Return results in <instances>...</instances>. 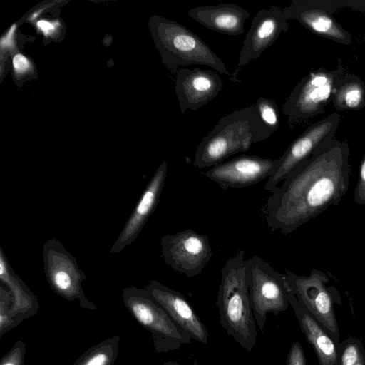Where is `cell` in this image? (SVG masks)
<instances>
[{"label":"cell","mask_w":365,"mask_h":365,"mask_svg":"<svg viewBox=\"0 0 365 365\" xmlns=\"http://www.w3.org/2000/svg\"><path fill=\"white\" fill-rule=\"evenodd\" d=\"M246 264L242 250L226 261L222 269L216 304L225 331L243 349L251 351L257 344V330L247 282Z\"/></svg>","instance_id":"cell-3"},{"label":"cell","mask_w":365,"mask_h":365,"mask_svg":"<svg viewBox=\"0 0 365 365\" xmlns=\"http://www.w3.org/2000/svg\"><path fill=\"white\" fill-rule=\"evenodd\" d=\"M160 244L165 262L187 277L199 274L212 255L208 237L191 229L163 235Z\"/></svg>","instance_id":"cell-11"},{"label":"cell","mask_w":365,"mask_h":365,"mask_svg":"<svg viewBox=\"0 0 365 365\" xmlns=\"http://www.w3.org/2000/svg\"><path fill=\"white\" fill-rule=\"evenodd\" d=\"M37 24L39 29L44 33L45 35L51 34L54 30L53 25L46 21H39Z\"/></svg>","instance_id":"cell-31"},{"label":"cell","mask_w":365,"mask_h":365,"mask_svg":"<svg viewBox=\"0 0 365 365\" xmlns=\"http://www.w3.org/2000/svg\"><path fill=\"white\" fill-rule=\"evenodd\" d=\"M42 259L46 281L56 294L68 301L76 302L83 309H97L83 292L81 284L86 279L85 272L58 239L51 237L44 242Z\"/></svg>","instance_id":"cell-8"},{"label":"cell","mask_w":365,"mask_h":365,"mask_svg":"<svg viewBox=\"0 0 365 365\" xmlns=\"http://www.w3.org/2000/svg\"><path fill=\"white\" fill-rule=\"evenodd\" d=\"M339 9L349 7L358 11L365 13V0H334Z\"/></svg>","instance_id":"cell-29"},{"label":"cell","mask_w":365,"mask_h":365,"mask_svg":"<svg viewBox=\"0 0 365 365\" xmlns=\"http://www.w3.org/2000/svg\"><path fill=\"white\" fill-rule=\"evenodd\" d=\"M167 172L168 163L163 162L150 178L128 220L112 245L110 250L111 254L120 252L137 239L158 205Z\"/></svg>","instance_id":"cell-16"},{"label":"cell","mask_w":365,"mask_h":365,"mask_svg":"<svg viewBox=\"0 0 365 365\" xmlns=\"http://www.w3.org/2000/svg\"><path fill=\"white\" fill-rule=\"evenodd\" d=\"M354 202L358 205H365V153L359 167L358 181L354 192Z\"/></svg>","instance_id":"cell-27"},{"label":"cell","mask_w":365,"mask_h":365,"mask_svg":"<svg viewBox=\"0 0 365 365\" xmlns=\"http://www.w3.org/2000/svg\"><path fill=\"white\" fill-rule=\"evenodd\" d=\"M163 365H179V364L176 361H168L164 363Z\"/></svg>","instance_id":"cell-32"},{"label":"cell","mask_w":365,"mask_h":365,"mask_svg":"<svg viewBox=\"0 0 365 365\" xmlns=\"http://www.w3.org/2000/svg\"><path fill=\"white\" fill-rule=\"evenodd\" d=\"M341 115L333 113L312 124L294 140L283 155L277 158V164L268 178L264 189L272 192L295 166L312 156L317 150L334 139Z\"/></svg>","instance_id":"cell-10"},{"label":"cell","mask_w":365,"mask_h":365,"mask_svg":"<svg viewBox=\"0 0 365 365\" xmlns=\"http://www.w3.org/2000/svg\"><path fill=\"white\" fill-rule=\"evenodd\" d=\"M339 365H365V349L360 339L349 336L339 344Z\"/></svg>","instance_id":"cell-23"},{"label":"cell","mask_w":365,"mask_h":365,"mask_svg":"<svg viewBox=\"0 0 365 365\" xmlns=\"http://www.w3.org/2000/svg\"><path fill=\"white\" fill-rule=\"evenodd\" d=\"M246 277L255 322L263 333L267 314L277 315L290 305V289L285 275L258 255L247 259Z\"/></svg>","instance_id":"cell-6"},{"label":"cell","mask_w":365,"mask_h":365,"mask_svg":"<svg viewBox=\"0 0 365 365\" xmlns=\"http://www.w3.org/2000/svg\"><path fill=\"white\" fill-rule=\"evenodd\" d=\"M255 106L264 124L275 133L279 125V110L277 102L274 99L260 96Z\"/></svg>","instance_id":"cell-25"},{"label":"cell","mask_w":365,"mask_h":365,"mask_svg":"<svg viewBox=\"0 0 365 365\" xmlns=\"http://www.w3.org/2000/svg\"><path fill=\"white\" fill-rule=\"evenodd\" d=\"M339 110H359L365 106V83L354 74L343 76L334 91L332 100Z\"/></svg>","instance_id":"cell-21"},{"label":"cell","mask_w":365,"mask_h":365,"mask_svg":"<svg viewBox=\"0 0 365 365\" xmlns=\"http://www.w3.org/2000/svg\"><path fill=\"white\" fill-rule=\"evenodd\" d=\"M274 133L261 119L255 105L222 116L197 146L193 165L199 169L215 166L231 155Z\"/></svg>","instance_id":"cell-2"},{"label":"cell","mask_w":365,"mask_h":365,"mask_svg":"<svg viewBox=\"0 0 365 365\" xmlns=\"http://www.w3.org/2000/svg\"><path fill=\"white\" fill-rule=\"evenodd\" d=\"M154 23L163 62L173 72L187 66L202 65L231 77L222 60L194 32L163 17L156 19Z\"/></svg>","instance_id":"cell-4"},{"label":"cell","mask_w":365,"mask_h":365,"mask_svg":"<svg viewBox=\"0 0 365 365\" xmlns=\"http://www.w3.org/2000/svg\"><path fill=\"white\" fill-rule=\"evenodd\" d=\"M344 68L339 60L334 70L318 68L310 71L295 86L283 105L289 125L322 113L332 100Z\"/></svg>","instance_id":"cell-7"},{"label":"cell","mask_w":365,"mask_h":365,"mask_svg":"<svg viewBox=\"0 0 365 365\" xmlns=\"http://www.w3.org/2000/svg\"><path fill=\"white\" fill-rule=\"evenodd\" d=\"M289 301L302 331L317 355L319 365H339L340 343L334 339L326 328L297 299L291 290Z\"/></svg>","instance_id":"cell-18"},{"label":"cell","mask_w":365,"mask_h":365,"mask_svg":"<svg viewBox=\"0 0 365 365\" xmlns=\"http://www.w3.org/2000/svg\"><path fill=\"white\" fill-rule=\"evenodd\" d=\"M187 14L206 28L230 36L243 34L245 22L250 16L245 9L230 3L196 6Z\"/></svg>","instance_id":"cell-19"},{"label":"cell","mask_w":365,"mask_h":365,"mask_svg":"<svg viewBox=\"0 0 365 365\" xmlns=\"http://www.w3.org/2000/svg\"><path fill=\"white\" fill-rule=\"evenodd\" d=\"M337 10L331 0H293L282 12L287 20L297 21L313 34L349 46L350 34L332 16Z\"/></svg>","instance_id":"cell-13"},{"label":"cell","mask_w":365,"mask_h":365,"mask_svg":"<svg viewBox=\"0 0 365 365\" xmlns=\"http://www.w3.org/2000/svg\"><path fill=\"white\" fill-rule=\"evenodd\" d=\"M12 304L13 297L10 291L1 284L0 286V338L19 325L11 312Z\"/></svg>","instance_id":"cell-24"},{"label":"cell","mask_w":365,"mask_h":365,"mask_svg":"<svg viewBox=\"0 0 365 365\" xmlns=\"http://www.w3.org/2000/svg\"><path fill=\"white\" fill-rule=\"evenodd\" d=\"M287 283L297 297L326 328L334 339L339 342V329L334 302L339 297L334 287H327L329 279L323 272L313 269L309 276L297 275L286 270Z\"/></svg>","instance_id":"cell-9"},{"label":"cell","mask_w":365,"mask_h":365,"mask_svg":"<svg viewBox=\"0 0 365 365\" xmlns=\"http://www.w3.org/2000/svg\"><path fill=\"white\" fill-rule=\"evenodd\" d=\"M13 66L17 73H22L29 69V61L24 56L18 53L13 58Z\"/></svg>","instance_id":"cell-30"},{"label":"cell","mask_w":365,"mask_h":365,"mask_svg":"<svg viewBox=\"0 0 365 365\" xmlns=\"http://www.w3.org/2000/svg\"><path fill=\"white\" fill-rule=\"evenodd\" d=\"M120 336H113L89 347L73 365H114L119 353Z\"/></svg>","instance_id":"cell-22"},{"label":"cell","mask_w":365,"mask_h":365,"mask_svg":"<svg viewBox=\"0 0 365 365\" xmlns=\"http://www.w3.org/2000/svg\"><path fill=\"white\" fill-rule=\"evenodd\" d=\"M122 299L134 319L151 334L155 353H168L191 342V336L172 320L146 289L127 287Z\"/></svg>","instance_id":"cell-5"},{"label":"cell","mask_w":365,"mask_h":365,"mask_svg":"<svg viewBox=\"0 0 365 365\" xmlns=\"http://www.w3.org/2000/svg\"><path fill=\"white\" fill-rule=\"evenodd\" d=\"M223 88L221 77L211 70L181 68L175 90L180 112L197 110L214 99Z\"/></svg>","instance_id":"cell-15"},{"label":"cell","mask_w":365,"mask_h":365,"mask_svg":"<svg viewBox=\"0 0 365 365\" xmlns=\"http://www.w3.org/2000/svg\"><path fill=\"white\" fill-rule=\"evenodd\" d=\"M349 146L334 139L291 170L267 199L266 221L288 235L339 205L350 182Z\"/></svg>","instance_id":"cell-1"},{"label":"cell","mask_w":365,"mask_h":365,"mask_svg":"<svg viewBox=\"0 0 365 365\" xmlns=\"http://www.w3.org/2000/svg\"><path fill=\"white\" fill-rule=\"evenodd\" d=\"M277 164V158H263L242 155L223 162L203 174L223 190L243 188L269 178Z\"/></svg>","instance_id":"cell-14"},{"label":"cell","mask_w":365,"mask_h":365,"mask_svg":"<svg viewBox=\"0 0 365 365\" xmlns=\"http://www.w3.org/2000/svg\"><path fill=\"white\" fill-rule=\"evenodd\" d=\"M289 28L288 20L280 8L272 6L258 11L245 37L238 62L231 75L230 81L240 83L241 81L238 78L240 71L250 61L259 58Z\"/></svg>","instance_id":"cell-12"},{"label":"cell","mask_w":365,"mask_h":365,"mask_svg":"<svg viewBox=\"0 0 365 365\" xmlns=\"http://www.w3.org/2000/svg\"><path fill=\"white\" fill-rule=\"evenodd\" d=\"M193 365H198L196 361L194 362Z\"/></svg>","instance_id":"cell-33"},{"label":"cell","mask_w":365,"mask_h":365,"mask_svg":"<svg viewBox=\"0 0 365 365\" xmlns=\"http://www.w3.org/2000/svg\"><path fill=\"white\" fill-rule=\"evenodd\" d=\"M25 355L26 344L19 340L1 358L0 365H24Z\"/></svg>","instance_id":"cell-26"},{"label":"cell","mask_w":365,"mask_h":365,"mask_svg":"<svg viewBox=\"0 0 365 365\" xmlns=\"http://www.w3.org/2000/svg\"><path fill=\"white\" fill-rule=\"evenodd\" d=\"M287 365H307L304 350L299 341L292 343L287 355Z\"/></svg>","instance_id":"cell-28"},{"label":"cell","mask_w":365,"mask_h":365,"mask_svg":"<svg viewBox=\"0 0 365 365\" xmlns=\"http://www.w3.org/2000/svg\"><path fill=\"white\" fill-rule=\"evenodd\" d=\"M145 289L163 307L172 320L187 331L193 340L207 344L209 334L206 327L181 293L155 280L150 281Z\"/></svg>","instance_id":"cell-17"},{"label":"cell","mask_w":365,"mask_h":365,"mask_svg":"<svg viewBox=\"0 0 365 365\" xmlns=\"http://www.w3.org/2000/svg\"><path fill=\"white\" fill-rule=\"evenodd\" d=\"M0 280L12 295L13 304L11 312L19 325L22 321L37 314L39 310L37 296L14 272L1 247H0Z\"/></svg>","instance_id":"cell-20"}]
</instances>
